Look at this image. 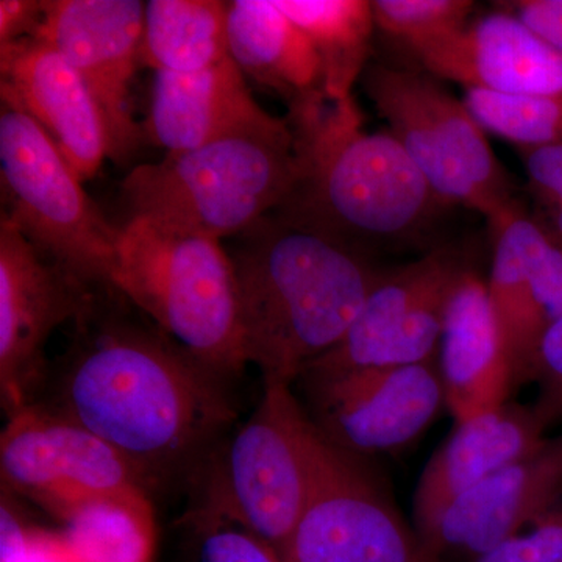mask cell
Masks as SVG:
<instances>
[{"label": "cell", "mask_w": 562, "mask_h": 562, "mask_svg": "<svg viewBox=\"0 0 562 562\" xmlns=\"http://www.w3.org/2000/svg\"><path fill=\"white\" fill-rule=\"evenodd\" d=\"M76 324L83 335L46 408L113 446L150 491L195 473L236 419L231 379L99 301Z\"/></svg>", "instance_id": "6da1fadb"}, {"label": "cell", "mask_w": 562, "mask_h": 562, "mask_svg": "<svg viewBox=\"0 0 562 562\" xmlns=\"http://www.w3.org/2000/svg\"><path fill=\"white\" fill-rule=\"evenodd\" d=\"M231 257L247 366L288 383L338 346L383 273L357 246L276 213Z\"/></svg>", "instance_id": "7a4b0ae2"}, {"label": "cell", "mask_w": 562, "mask_h": 562, "mask_svg": "<svg viewBox=\"0 0 562 562\" xmlns=\"http://www.w3.org/2000/svg\"><path fill=\"white\" fill-rule=\"evenodd\" d=\"M297 177L273 213L355 244L406 238L443 209L392 133H369L353 95L288 103Z\"/></svg>", "instance_id": "3957f363"}, {"label": "cell", "mask_w": 562, "mask_h": 562, "mask_svg": "<svg viewBox=\"0 0 562 562\" xmlns=\"http://www.w3.org/2000/svg\"><path fill=\"white\" fill-rule=\"evenodd\" d=\"M295 177L290 125L268 114L195 149L136 166L122 181L121 194L128 217L222 241L279 210Z\"/></svg>", "instance_id": "277c9868"}, {"label": "cell", "mask_w": 562, "mask_h": 562, "mask_svg": "<svg viewBox=\"0 0 562 562\" xmlns=\"http://www.w3.org/2000/svg\"><path fill=\"white\" fill-rule=\"evenodd\" d=\"M111 288L214 371L232 380L246 369L235 268L220 239L128 217Z\"/></svg>", "instance_id": "5b68a950"}, {"label": "cell", "mask_w": 562, "mask_h": 562, "mask_svg": "<svg viewBox=\"0 0 562 562\" xmlns=\"http://www.w3.org/2000/svg\"><path fill=\"white\" fill-rule=\"evenodd\" d=\"M60 149L31 116L2 102L0 187L9 217L55 265L110 290L120 228L103 217Z\"/></svg>", "instance_id": "8992f818"}, {"label": "cell", "mask_w": 562, "mask_h": 562, "mask_svg": "<svg viewBox=\"0 0 562 562\" xmlns=\"http://www.w3.org/2000/svg\"><path fill=\"white\" fill-rule=\"evenodd\" d=\"M317 446L292 383L262 379L260 402L222 453L201 514L238 525L283 557L312 494Z\"/></svg>", "instance_id": "52a82bcc"}, {"label": "cell", "mask_w": 562, "mask_h": 562, "mask_svg": "<svg viewBox=\"0 0 562 562\" xmlns=\"http://www.w3.org/2000/svg\"><path fill=\"white\" fill-rule=\"evenodd\" d=\"M362 87L442 206H468L490 221L516 201L486 131L436 77L372 65Z\"/></svg>", "instance_id": "ba28073f"}, {"label": "cell", "mask_w": 562, "mask_h": 562, "mask_svg": "<svg viewBox=\"0 0 562 562\" xmlns=\"http://www.w3.org/2000/svg\"><path fill=\"white\" fill-rule=\"evenodd\" d=\"M292 387L317 431L362 458L401 452L447 409L438 360L387 368L310 364Z\"/></svg>", "instance_id": "9c48e42d"}, {"label": "cell", "mask_w": 562, "mask_h": 562, "mask_svg": "<svg viewBox=\"0 0 562 562\" xmlns=\"http://www.w3.org/2000/svg\"><path fill=\"white\" fill-rule=\"evenodd\" d=\"M283 560L436 562L369 458L339 449L321 432L312 494Z\"/></svg>", "instance_id": "30bf717a"}, {"label": "cell", "mask_w": 562, "mask_h": 562, "mask_svg": "<svg viewBox=\"0 0 562 562\" xmlns=\"http://www.w3.org/2000/svg\"><path fill=\"white\" fill-rule=\"evenodd\" d=\"M2 487L57 519L110 498L150 497L132 462L77 422L32 403L9 417L0 438Z\"/></svg>", "instance_id": "8fae6325"}, {"label": "cell", "mask_w": 562, "mask_h": 562, "mask_svg": "<svg viewBox=\"0 0 562 562\" xmlns=\"http://www.w3.org/2000/svg\"><path fill=\"white\" fill-rule=\"evenodd\" d=\"M95 288L65 271L0 220V394L9 417L32 405L55 328L94 305Z\"/></svg>", "instance_id": "7c38bea8"}, {"label": "cell", "mask_w": 562, "mask_h": 562, "mask_svg": "<svg viewBox=\"0 0 562 562\" xmlns=\"http://www.w3.org/2000/svg\"><path fill=\"white\" fill-rule=\"evenodd\" d=\"M468 268L457 251L439 247L383 271L338 346L310 364L387 368L438 360L447 301Z\"/></svg>", "instance_id": "4fadbf2b"}, {"label": "cell", "mask_w": 562, "mask_h": 562, "mask_svg": "<svg viewBox=\"0 0 562 562\" xmlns=\"http://www.w3.org/2000/svg\"><path fill=\"white\" fill-rule=\"evenodd\" d=\"M146 3L138 0H49L40 38L83 77L101 106L110 158L124 162L143 132L132 106V83L143 66Z\"/></svg>", "instance_id": "5bb4252c"}, {"label": "cell", "mask_w": 562, "mask_h": 562, "mask_svg": "<svg viewBox=\"0 0 562 562\" xmlns=\"http://www.w3.org/2000/svg\"><path fill=\"white\" fill-rule=\"evenodd\" d=\"M0 99L50 136L81 181L110 158L109 128L87 81L40 36L0 46Z\"/></svg>", "instance_id": "9a60e30c"}, {"label": "cell", "mask_w": 562, "mask_h": 562, "mask_svg": "<svg viewBox=\"0 0 562 562\" xmlns=\"http://www.w3.org/2000/svg\"><path fill=\"white\" fill-rule=\"evenodd\" d=\"M562 495V435L454 501L422 536L436 562H472L538 519Z\"/></svg>", "instance_id": "2e32d148"}, {"label": "cell", "mask_w": 562, "mask_h": 562, "mask_svg": "<svg viewBox=\"0 0 562 562\" xmlns=\"http://www.w3.org/2000/svg\"><path fill=\"white\" fill-rule=\"evenodd\" d=\"M414 57L425 72L465 90L562 95L561 55L506 9L469 22Z\"/></svg>", "instance_id": "e0dca14e"}, {"label": "cell", "mask_w": 562, "mask_h": 562, "mask_svg": "<svg viewBox=\"0 0 562 562\" xmlns=\"http://www.w3.org/2000/svg\"><path fill=\"white\" fill-rule=\"evenodd\" d=\"M549 438L532 406L513 401L457 424L425 465L414 491L413 527L419 538L461 495L538 452Z\"/></svg>", "instance_id": "ac0fdd59"}, {"label": "cell", "mask_w": 562, "mask_h": 562, "mask_svg": "<svg viewBox=\"0 0 562 562\" xmlns=\"http://www.w3.org/2000/svg\"><path fill=\"white\" fill-rule=\"evenodd\" d=\"M438 368L457 424L512 402L516 392L486 280L472 268L461 273L447 301Z\"/></svg>", "instance_id": "d6986e66"}, {"label": "cell", "mask_w": 562, "mask_h": 562, "mask_svg": "<svg viewBox=\"0 0 562 562\" xmlns=\"http://www.w3.org/2000/svg\"><path fill=\"white\" fill-rule=\"evenodd\" d=\"M231 57L199 72L155 70L147 133L162 149H195L268 116Z\"/></svg>", "instance_id": "ffe728a7"}, {"label": "cell", "mask_w": 562, "mask_h": 562, "mask_svg": "<svg viewBox=\"0 0 562 562\" xmlns=\"http://www.w3.org/2000/svg\"><path fill=\"white\" fill-rule=\"evenodd\" d=\"M487 222L492 238L487 291L517 391L532 382L536 355L546 335L531 294L532 254L546 227L517 201Z\"/></svg>", "instance_id": "44dd1931"}, {"label": "cell", "mask_w": 562, "mask_h": 562, "mask_svg": "<svg viewBox=\"0 0 562 562\" xmlns=\"http://www.w3.org/2000/svg\"><path fill=\"white\" fill-rule=\"evenodd\" d=\"M227 36L228 55L244 76L286 103L322 91L316 50L273 0L227 2Z\"/></svg>", "instance_id": "7402d4cb"}, {"label": "cell", "mask_w": 562, "mask_h": 562, "mask_svg": "<svg viewBox=\"0 0 562 562\" xmlns=\"http://www.w3.org/2000/svg\"><path fill=\"white\" fill-rule=\"evenodd\" d=\"M310 40L322 70V91L330 99L350 98L368 68L373 27L368 0H273Z\"/></svg>", "instance_id": "603a6c76"}, {"label": "cell", "mask_w": 562, "mask_h": 562, "mask_svg": "<svg viewBox=\"0 0 562 562\" xmlns=\"http://www.w3.org/2000/svg\"><path fill=\"white\" fill-rule=\"evenodd\" d=\"M227 2L150 0L144 20L143 65L199 72L227 60Z\"/></svg>", "instance_id": "cb8c5ba5"}, {"label": "cell", "mask_w": 562, "mask_h": 562, "mask_svg": "<svg viewBox=\"0 0 562 562\" xmlns=\"http://www.w3.org/2000/svg\"><path fill=\"white\" fill-rule=\"evenodd\" d=\"M61 522L80 562H154L157 524L150 497L88 503Z\"/></svg>", "instance_id": "d4e9b609"}, {"label": "cell", "mask_w": 562, "mask_h": 562, "mask_svg": "<svg viewBox=\"0 0 562 562\" xmlns=\"http://www.w3.org/2000/svg\"><path fill=\"white\" fill-rule=\"evenodd\" d=\"M465 105L486 132L517 149L562 146V95H505L465 90Z\"/></svg>", "instance_id": "484cf974"}, {"label": "cell", "mask_w": 562, "mask_h": 562, "mask_svg": "<svg viewBox=\"0 0 562 562\" xmlns=\"http://www.w3.org/2000/svg\"><path fill=\"white\" fill-rule=\"evenodd\" d=\"M373 20L380 31L401 41L414 55L450 38L469 24V0H375Z\"/></svg>", "instance_id": "4316f807"}, {"label": "cell", "mask_w": 562, "mask_h": 562, "mask_svg": "<svg viewBox=\"0 0 562 562\" xmlns=\"http://www.w3.org/2000/svg\"><path fill=\"white\" fill-rule=\"evenodd\" d=\"M0 562H80L63 532L25 522L10 491L0 503Z\"/></svg>", "instance_id": "83f0119b"}, {"label": "cell", "mask_w": 562, "mask_h": 562, "mask_svg": "<svg viewBox=\"0 0 562 562\" xmlns=\"http://www.w3.org/2000/svg\"><path fill=\"white\" fill-rule=\"evenodd\" d=\"M472 562H562V495L522 531Z\"/></svg>", "instance_id": "f1b7e54d"}, {"label": "cell", "mask_w": 562, "mask_h": 562, "mask_svg": "<svg viewBox=\"0 0 562 562\" xmlns=\"http://www.w3.org/2000/svg\"><path fill=\"white\" fill-rule=\"evenodd\" d=\"M528 188L541 206L542 225L562 246V146L519 149Z\"/></svg>", "instance_id": "f546056e"}, {"label": "cell", "mask_w": 562, "mask_h": 562, "mask_svg": "<svg viewBox=\"0 0 562 562\" xmlns=\"http://www.w3.org/2000/svg\"><path fill=\"white\" fill-rule=\"evenodd\" d=\"M201 562H286L269 543L238 525L216 517H199Z\"/></svg>", "instance_id": "4dcf8cb0"}, {"label": "cell", "mask_w": 562, "mask_h": 562, "mask_svg": "<svg viewBox=\"0 0 562 562\" xmlns=\"http://www.w3.org/2000/svg\"><path fill=\"white\" fill-rule=\"evenodd\" d=\"M538 397L532 403L536 416L547 431L562 425V317L543 335L536 355L532 382Z\"/></svg>", "instance_id": "1f68e13d"}, {"label": "cell", "mask_w": 562, "mask_h": 562, "mask_svg": "<svg viewBox=\"0 0 562 562\" xmlns=\"http://www.w3.org/2000/svg\"><path fill=\"white\" fill-rule=\"evenodd\" d=\"M47 5L49 0H0V46L38 36Z\"/></svg>", "instance_id": "d6a6232c"}, {"label": "cell", "mask_w": 562, "mask_h": 562, "mask_svg": "<svg viewBox=\"0 0 562 562\" xmlns=\"http://www.w3.org/2000/svg\"><path fill=\"white\" fill-rule=\"evenodd\" d=\"M506 10L562 57V0H517L506 3Z\"/></svg>", "instance_id": "836d02e7"}]
</instances>
